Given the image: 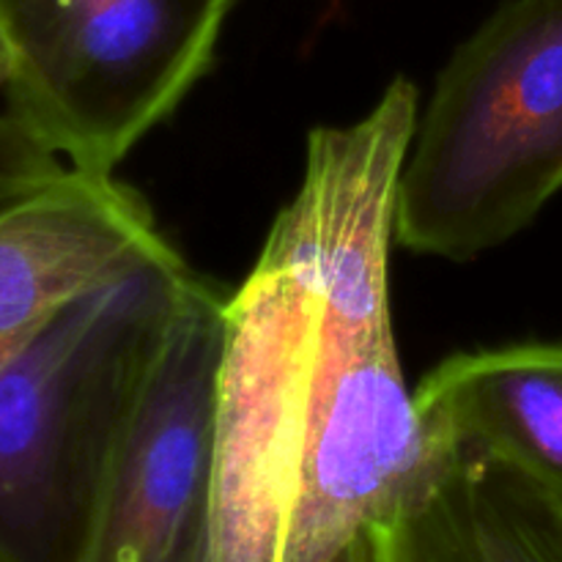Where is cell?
Wrapping results in <instances>:
<instances>
[{
    "label": "cell",
    "instance_id": "1",
    "mask_svg": "<svg viewBox=\"0 0 562 562\" xmlns=\"http://www.w3.org/2000/svg\"><path fill=\"white\" fill-rule=\"evenodd\" d=\"M390 256L349 201L302 184L225 302L209 514L217 562H283L318 362L340 316L390 307Z\"/></svg>",
    "mask_w": 562,
    "mask_h": 562
},
{
    "label": "cell",
    "instance_id": "2",
    "mask_svg": "<svg viewBox=\"0 0 562 562\" xmlns=\"http://www.w3.org/2000/svg\"><path fill=\"white\" fill-rule=\"evenodd\" d=\"M192 278L170 247L71 302L0 371V562H88Z\"/></svg>",
    "mask_w": 562,
    "mask_h": 562
},
{
    "label": "cell",
    "instance_id": "3",
    "mask_svg": "<svg viewBox=\"0 0 562 562\" xmlns=\"http://www.w3.org/2000/svg\"><path fill=\"white\" fill-rule=\"evenodd\" d=\"M562 190V0H505L453 53L398 181L395 241L470 261Z\"/></svg>",
    "mask_w": 562,
    "mask_h": 562
},
{
    "label": "cell",
    "instance_id": "4",
    "mask_svg": "<svg viewBox=\"0 0 562 562\" xmlns=\"http://www.w3.org/2000/svg\"><path fill=\"white\" fill-rule=\"evenodd\" d=\"M234 0H0L9 113L108 179L209 71Z\"/></svg>",
    "mask_w": 562,
    "mask_h": 562
},
{
    "label": "cell",
    "instance_id": "5",
    "mask_svg": "<svg viewBox=\"0 0 562 562\" xmlns=\"http://www.w3.org/2000/svg\"><path fill=\"white\" fill-rule=\"evenodd\" d=\"M450 450L406 384L393 316H340L307 404L283 562H333L423 492Z\"/></svg>",
    "mask_w": 562,
    "mask_h": 562
},
{
    "label": "cell",
    "instance_id": "6",
    "mask_svg": "<svg viewBox=\"0 0 562 562\" xmlns=\"http://www.w3.org/2000/svg\"><path fill=\"white\" fill-rule=\"evenodd\" d=\"M223 291L192 278L110 477L88 562H181L209 530Z\"/></svg>",
    "mask_w": 562,
    "mask_h": 562
},
{
    "label": "cell",
    "instance_id": "7",
    "mask_svg": "<svg viewBox=\"0 0 562 562\" xmlns=\"http://www.w3.org/2000/svg\"><path fill=\"white\" fill-rule=\"evenodd\" d=\"M170 247L151 209L113 176L69 170L0 206V371L71 302Z\"/></svg>",
    "mask_w": 562,
    "mask_h": 562
},
{
    "label": "cell",
    "instance_id": "8",
    "mask_svg": "<svg viewBox=\"0 0 562 562\" xmlns=\"http://www.w3.org/2000/svg\"><path fill=\"white\" fill-rule=\"evenodd\" d=\"M366 538L371 562H562V492L459 445Z\"/></svg>",
    "mask_w": 562,
    "mask_h": 562
},
{
    "label": "cell",
    "instance_id": "9",
    "mask_svg": "<svg viewBox=\"0 0 562 562\" xmlns=\"http://www.w3.org/2000/svg\"><path fill=\"white\" fill-rule=\"evenodd\" d=\"M445 448H475L562 492V344L456 355L415 390Z\"/></svg>",
    "mask_w": 562,
    "mask_h": 562
},
{
    "label": "cell",
    "instance_id": "10",
    "mask_svg": "<svg viewBox=\"0 0 562 562\" xmlns=\"http://www.w3.org/2000/svg\"><path fill=\"white\" fill-rule=\"evenodd\" d=\"M69 170L22 121L0 113V206L55 184Z\"/></svg>",
    "mask_w": 562,
    "mask_h": 562
},
{
    "label": "cell",
    "instance_id": "11",
    "mask_svg": "<svg viewBox=\"0 0 562 562\" xmlns=\"http://www.w3.org/2000/svg\"><path fill=\"white\" fill-rule=\"evenodd\" d=\"M181 562H217V560H214L212 536H209V530L203 532V536L198 538L195 543H192V549L184 554V560H181Z\"/></svg>",
    "mask_w": 562,
    "mask_h": 562
},
{
    "label": "cell",
    "instance_id": "12",
    "mask_svg": "<svg viewBox=\"0 0 562 562\" xmlns=\"http://www.w3.org/2000/svg\"><path fill=\"white\" fill-rule=\"evenodd\" d=\"M333 562H371V549H368V538L360 536L349 549L338 554Z\"/></svg>",
    "mask_w": 562,
    "mask_h": 562
},
{
    "label": "cell",
    "instance_id": "13",
    "mask_svg": "<svg viewBox=\"0 0 562 562\" xmlns=\"http://www.w3.org/2000/svg\"><path fill=\"white\" fill-rule=\"evenodd\" d=\"M9 82V49H5L3 33H0V88H5Z\"/></svg>",
    "mask_w": 562,
    "mask_h": 562
}]
</instances>
